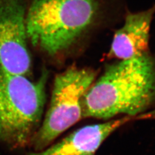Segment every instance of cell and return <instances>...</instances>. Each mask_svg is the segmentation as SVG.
Wrapping results in <instances>:
<instances>
[{"instance_id":"2","label":"cell","mask_w":155,"mask_h":155,"mask_svg":"<svg viewBox=\"0 0 155 155\" xmlns=\"http://www.w3.org/2000/svg\"><path fill=\"white\" fill-rule=\"evenodd\" d=\"M155 100V61L148 53L106 68L83 96L82 117L137 116Z\"/></svg>"},{"instance_id":"1","label":"cell","mask_w":155,"mask_h":155,"mask_svg":"<svg viewBox=\"0 0 155 155\" xmlns=\"http://www.w3.org/2000/svg\"><path fill=\"white\" fill-rule=\"evenodd\" d=\"M127 0H29L28 41L51 56L71 48L98 28L124 21Z\"/></svg>"},{"instance_id":"7","label":"cell","mask_w":155,"mask_h":155,"mask_svg":"<svg viewBox=\"0 0 155 155\" xmlns=\"http://www.w3.org/2000/svg\"><path fill=\"white\" fill-rule=\"evenodd\" d=\"M142 117L146 116H127L109 122L84 126L56 144L28 155H94L102 143L118 128Z\"/></svg>"},{"instance_id":"6","label":"cell","mask_w":155,"mask_h":155,"mask_svg":"<svg viewBox=\"0 0 155 155\" xmlns=\"http://www.w3.org/2000/svg\"><path fill=\"white\" fill-rule=\"evenodd\" d=\"M155 16V4L138 12L126 13L122 27L114 35L109 58L127 59L148 53L150 31Z\"/></svg>"},{"instance_id":"4","label":"cell","mask_w":155,"mask_h":155,"mask_svg":"<svg viewBox=\"0 0 155 155\" xmlns=\"http://www.w3.org/2000/svg\"><path fill=\"white\" fill-rule=\"evenodd\" d=\"M95 78L93 70L77 67H69L56 76L49 109L29 144L35 152L47 148L82 117L83 96Z\"/></svg>"},{"instance_id":"3","label":"cell","mask_w":155,"mask_h":155,"mask_svg":"<svg viewBox=\"0 0 155 155\" xmlns=\"http://www.w3.org/2000/svg\"><path fill=\"white\" fill-rule=\"evenodd\" d=\"M48 73L37 81L0 66V142L12 149L31 143L39 129L45 101Z\"/></svg>"},{"instance_id":"5","label":"cell","mask_w":155,"mask_h":155,"mask_svg":"<svg viewBox=\"0 0 155 155\" xmlns=\"http://www.w3.org/2000/svg\"><path fill=\"white\" fill-rule=\"evenodd\" d=\"M25 0H0V66L27 77L31 59L25 25Z\"/></svg>"}]
</instances>
